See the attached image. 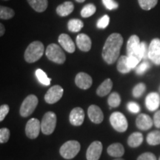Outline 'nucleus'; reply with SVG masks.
Returning <instances> with one entry per match:
<instances>
[{
	"label": "nucleus",
	"instance_id": "49530a36",
	"mask_svg": "<svg viewBox=\"0 0 160 160\" xmlns=\"http://www.w3.org/2000/svg\"><path fill=\"white\" fill-rule=\"evenodd\" d=\"M114 160H125V159H121V158H118V159H114Z\"/></svg>",
	"mask_w": 160,
	"mask_h": 160
},
{
	"label": "nucleus",
	"instance_id": "7ed1b4c3",
	"mask_svg": "<svg viewBox=\"0 0 160 160\" xmlns=\"http://www.w3.org/2000/svg\"><path fill=\"white\" fill-rule=\"evenodd\" d=\"M80 149H81V145L79 142L76 140H71L66 142L61 146L59 153L64 159H71L78 154Z\"/></svg>",
	"mask_w": 160,
	"mask_h": 160
},
{
	"label": "nucleus",
	"instance_id": "c03bdc74",
	"mask_svg": "<svg viewBox=\"0 0 160 160\" xmlns=\"http://www.w3.org/2000/svg\"><path fill=\"white\" fill-rule=\"evenodd\" d=\"M0 36H3L4 35V33H5V26L3 25V24L2 23H1L0 24Z\"/></svg>",
	"mask_w": 160,
	"mask_h": 160
},
{
	"label": "nucleus",
	"instance_id": "79ce46f5",
	"mask_svg": "<svg viewBox=\"0 0 160 160\" xmlns=\"http://www.w3.org/2000/svg\"><path fill=\"white\" fill-rule=\"evenodd\" d=\"M137 160H157V157L153 153L147 152L141 154L137 158Z\"/></svg>",
	"mask_w": 160,
	"mask_h": 160
},
{
	"label": "nucleus",
	"instance_id": "a878e982",
	"mask_svg": "<svg viewBox=\"0 0 160 160\" xmlns=\"http://www.w3.org/2000/svg\"><path fill=\"white\" fill-rule=\"evenodd\" d=\"M84 27V23L82 20L77 19H73L69 20L68 22V28L71 32H79Z\"/></svg>",
	"mask_w": 160,
	"mask_h": 160
},
{
	"label": "nucleus",
	"instance_id": "9d476101",
	"mask_svg": "<svg viewBox=\"0 0 160 160\" xmlns=\"http://www.w3.org/2000/svg\"><path fill=\"white\" fill-rule=\"evenodd\" d=\"M148 59L153 64L160 65V39H153L148 48Z\"/></svg>",
	"mask_w": 160,
	"mask_h": 160
},
{
	"label": "nucleus",
	"instance_id": "9b49d317",
	"mask_svg": "<svg viewBox=\"0 0 160 160\" xmlns=\"http://www.w3.org/2000/svg\"><path fill=\"white\" fill-rule=\"evenodd\" d=\"M64 90L60 85H54L47 91L45 95V101L48 104L57 102L62 97Z\"/></svg>",
	"mask_w": 160,
	"mask_h": 160
},
{
	"label": "nucleus",
	"instance_id": "72a5a7b5",
	"mask_svg": "<svg viewBox=\"0 0 160 160\" xmlns=\"http://www.w3.org/2000/svg\"><path fill=\"white\" fill-rule=\"evenodd\" d=\"M148 48L145 42H141L139 48V57L141 59H146L148 58Z\"/></svg>",
	"mask_w": 160,
	"mask_h": 160
},
{
	"label": "nucleus",
	"instance_id": "39448f33",
	"mask_svg": "<svg viewBox=\"0 0 160 160\" xmlns=\"http://www.w3.org/2000/svg\"><path fill=\"white\" fill-rule=\"evenodd\" d=\"M57 115L53 112L48 111L44 115L41 122V131L44 134L50 135L53 133L57 125Z\"/></svg>",
	"mask_w": 160,
	"mask_h": 160
},
{
	"label": "nucleus",
	"instance_id": "4c0bfd02",
	"mask_svg": "<svg viewBox=\"0 0 160 160\" xmlns=\"http://www.w3.org/2000/svg\"><path fill=\"white\" fill-rule=\"evenodd\" d=\"M150 68V64L148 62H144L142 64H140L139 65L137 66V70H136V72H137V74H143L145 72H146L148 71Z\"/></svg>",
	"mask_w": 160,
	"mask_h": 160
},
{
	"label": "nucleus",
	"instance_id": "2f4dec72",
	"mask_svg": "<svg viewBox=\"0 0 160 160\" xmlns=\"http://www.w3.org/2000/svg\"><path fill=\"white\" fill-rule=\"evenodd\" d=\"M138 2L143 10L149 11L157 5L158 0H138Z\"/></svg>",
	"mask_w": 160,
	"mask_h": 160
},
{
	"label": "nucleus",
	"instance_id": "de8ad7c7",
	"mask_svg": "<svg viewBox=\"0 0 160 160\" xmlns=\"http://www.w3.org/2000/svg\"><path fill=\"white\" fill-rule=\"evenodd\" d=\"M159 92H160V87H159Z\"/></svg>",
	"mask_w": 160,
	"mask_h": 160
},
{
	"label": "nucleus",
	"instance_id": "5701e85b",
	"mask_svg": "<svg viewBox=\"0 0 160 160\" xmlns=\"http://www.w3.org/2000/svg\"><path fill=\"white\" fill-rule=\"evenodd\" d=\"M27 1L32 8L39 13L45 11L48 5V0H27Z\"/></svg>",
	"mask_w": 160,
	"mask_h": 160
},
{
	"label": "nucleus",
	"instance_id": "c756f323",
	"mask_svg": "<svg viewBox=\"0 0 160 160\" xmlns=\"http://www.w3.org/2000/svg\"><path fill=\"white\" fill-rule=\"evenodd\" d=\"M15 15V12L10 8L1 6L0 7V18L2 19H10Z\"/></svg>",
	"mask_w": 160,
	"mask_h": 160
},
{
	"label": "nucleus",
	"instance_id": "aec40b11",
	"mask_svg": "<svg viewBox=\"0 0 160 160\" xmlns=\"http://www.w3.org/2000/svg\"><path fill=\"white\" fill-rule=\"evenodd\" d=\"M74 9V5L71 2H65L59 5L57 8V13L59 17H65L68 16L73 12Z\"/></svg>",
	"mask_w": 160,
	"mask_h": 160
},
{
	"label": "nucleus",
	"instance_id": "37998d69",
	"mask_svg": "<svg viewBox=\"0 0 160 160\" xmlns=\"http://www.w3.org/2000/svg\"><path fill=\"white\" fill-rule=\"evenodd\" d=\"M153 124L157 128H160V111H158L153 116Z\"/></svg>",
	"mask_w": 160,
	"mask_h": 160
},
{
	"label": "nucleus",
	"instance_id": "dca6fc26",
	"mask_svg": "<svg viewBox=\"0 0 160 160\" xmlns=\"http://www.w3.org/2000/svg\"><path fill=\"white\" fill-rule=\"evenodd\" d=\"M153 120H152L151 117L145 113H141L138 116L136 119V125L138 128L142 131H147L151 128L153 126Z\"/></svg>",
	"mask_w": 160,
	"mask_h": 160
},
{
	"label": "nucleus",
	"instance_id": "1a4fd4ad",
	"mask_svg": "<svg viewBox=\"0 0 160 160\" xmlns=\"http://www.w3.org/2000/svg\"><path fill=\"white\" fill-rule=\"evenodd\" d=\"M140 40L137 35H132L129 38L127 43V53L128 57H135L141 61L139 57Z\"/></svg>",
	"mask_w": 160,
	"mask_h": 160
},
{
	"label": "nucleus",
	"instance_id": "ea45409f",
	"mask_svg": "<svg viewBox=\"0 0 160 160\" xmlns=\"http://www.w3.org/2000/svg\"><path fill=\"white\" fill-rule=\"evenodd\" d=\"M139 59L135 57H128V65L131 69L134 68L139 63Z\"/></svg>",
	"mask_w": 160,
	"mask_h": 160
},
{
	"label": "nucleus",
	"instance_id": "f03ea898",
	"mask_svg": "<svg viewBox=\"0 0 160 160\" xmlns=\"http://www.w3.org/2000/svg\"><path fill=\"white\" fill-rule=\"evenodd\" d=\"M45 51L43 44L39 41H34L28 46L25 52V59L27 62L33 63L42 57Z\"/></svg>",
	"mask_w": 160,
	"mask_h": 160
},
{
	"label": "nucleus",
	"instance_id": "e433bc0d",
	"mask_svg": "<svg viewBox=\"0 0 160 160\" xmlns=\"http://www.w3.org/2000/svg\"><path fill=\"white\" fill-rule=\"evenodd\" d=\"M102 2L104 5L105 6V8L108 10L112 11V10H116L119 7V5L117 2H115L114 0H102Z\"/></svg>",
	"mask_w": 160,
	"mask_h": 160
},
{
	"label": "nucleus",
	"instance_id": "f257e3e1",
	"mask_svg": "<svg viewBox=\"0 0 160 160\" xmlns=\"http://www.w3.org/2000/svg\"><path fill=\"white\" fill-rule=\"evenodd\" d=\"M123 44V38L117 33H112L108 37L102 49V58L108 65L115 63L119 58L120 49Z\"/></svg>",
	"mask_w": 160,
	"mask_h": 160
},
{
	"label": "nucleus",
	"instance_id": "f8f14e48",
	"mask_svg": "<svg viewBox=\"0 0 160 160\" xmlns=\"http://www.w3.org/2000/svg\"><path fill=\"white\" fill-rule=\"evenodd\" d=\"M102 152V144L99 141L93 142L86 153L87 160H99Z\"/></svg>",
	"mask_w": 160,
	"mask_h": 160
},
{
	"label": "nucleus",
	"instance_id": "2eb2a0df",
	"mask_svg": "<svg viewBox=\"0 0 160 160\" xmlns=\"http://www.w3.org/2000/svg\"><path fill=\"white\" fill-rule=\"evenodd\" d=\"M88 115L92 122L95 124H100L103 121L104 115L102 111L99 106L92 105L88 110Z\"/></svg>",
	"mask_w": 160,
	"mask_h": 160
},
{
	"label": "nucleus",
	"instance_id": "a18cd8bd",
	"mask_svg": "<svg viewBox=\"0 0 160 160\" xmlns=\"http://www.w3.org/2000/svg\"><path fill=\"white\" fill-rule=\"evenodd\" d=\"M76 1L78 2H80V3H82V2H85V0H76Z\"/></svg>",
	"mask_w": 160,
	"mask_h": 160
},
{
	"label": "nucleus",
	"instance_id": "4468645a",
	"mask_svg": "<svg viewBox=\"0 0 160 160\" xmlns=\"http://www.w3.org/2000/svg\"><path fill=\"white\" fill-rule=\"evenodd\" d=\"M85 119V112L82 108L77 107L70 113L69 120L72 125L80 126L82 125Z\"/></svg>",
	"mask_w": 160,
	"mask_h": 160
},
{
	"label": "nucleus",
	"instance_id": "b1692460",
	"mask_svg": "<svg viewBox=\"0 0 160 160\" xmlns=\"http://www.w3.org/2000/svg\"><path fill=\"white\" fill-rule=\"evenodd\" d=\"M143 142V135L139 132H135L128 139V144L131 148H137L142 145Z\"/></svg>",
	"mask_w": 160,
	"mask_h": 160
},
{
	"label": "nucleus",
	"instance_id": "f704fd0d",
	"mask_svg": "<svg viewBox=\"0 0 160 160\" xmlns=\"http://www.w3.org/2000/svg\"><path fill=\"white\" fill-rule=\"evenodd\" d=\"M110 22V17L108 15H104L97 22V27L100 29H105L108 27Z\"/></svg>",
	"mask_w": 160,
	"mask_h": 160
},
{
	"label": "nucleus",
	"instance_id": "ddd939ff",
	"mask_svg": "<svg viewBox=\"0 0 160 160\" xmlns=\"http://www.w3.org/2000/svg\"><path fill=\"white\" fill-rule=\"evenodd\" d=\"M75 83L78 88L83 90H87L91 87L93 79L91 76L84 72H80L76 76Z\"/></svg>",
	"mask_w": 160,
	"mask_h": 160
},
{
	"label": "nucleus",
	"instance_id": "6ab92c4d",
	"mask_svg": "<svg viewBox=\"0 0 160 160\" xmlns=\"http://www.w3.org/2000/svg\"><path fill=\"white\" fill-rule=\"evenodd\" d=\"M77 45L79 50L83 52L89 51L91 48V39L85 33H80L77 37Z\"/></svg>",
	"mask_w": 160,
	"mask_h": 160
},
{
	"label": "nucleus",
	"instance_id": "bb28decb",
	"mask_svg": "<svg viewBox=\"0 0 160 160\" xmlns=\"http://www.w3.org/2000/svg\"><path fill=\"white\" fill-rule=\"evenodd\" d=\"M147 142L150 145H160V131H154L147 136Z\"/></svg>",
	"mask_w": 160,
	"mask_h": 160
},
{
	"label": "nucleus",
	"instance_id": "473e14b6",
	"mask_svg": "<svg viewBox=\"0 0 160 160\" xmlns=\"http://www.w3.org/2000/svg\"><path fill=\"white\" fill-rule=\"evenodd\" d=\"M146 90V86L144 83H139L133 88V96L136 98H139L143 94Z\"/></svg>",
	"mask_w": 160,
	"mask_h": 160
},
{
	"label": "nucleus",
	"instance_id": "7c9ffc66",
	"mask_svg": "<svg viewBox=\"0 0 160 160\" xmlns=\"http://www.w3.org/2000/svg\"><path fill=\"white\" fill-rule=\"evenodd\" d=\"M108 103L111 108H117L121 103V97L117 92H113L109 96Z\"/></svg>",
	"mask_w": 160,
	"mask_h": 160
},
{
	"label": "nucleus",
	"instance_id": "0eeeda50",
	"mask_svg": "<svg viewBox=\"0 0 160 160\" xmlns=\"http://www.w3.org/2000/svg\"><path fill=\"white\" fill-rule=\"evenodd\" d=\"M110 122H111L112 127L120 133L126 131L128 128V123L127 119L125 115L118 111L114 112L111 115Z\"/></svg>",
	"mask_w": 160,
	"mask_h": 160
},
{
	"label": "nucleus",
	"instance_id": "4be33fe9",
	"mask_svg": "<svg viewBox=\"0 0 160 160\" xmlns=\"http://www.w3.org/2000/svg\"><path fill=\"white\" fill-rule=\"evenodd\" d=\"M113 88V82L111 79H107L100 85L97 89V94L99 97H105L111 92Z\"/></svg>",
	"mask_w": 160,
	"mask_h": 160
},
{
	"label": "nucleus",
	"instance_id": "6e6552de",
	"mask_svg": "<svg viewBox=\"0 0 160 160\" xmlns=\"http://www.w3.org/2000/svg\"><path fill=\"white\" fill-rule=\"evenodd\" d=\"M41 131V123L39 120L32 118L28 122L25 126V134L29 139H36Z\"/></svg>",
	"mask_w": 160,
	"mask_h": 160
},
{
	"label": "nucleus",
	"instance_id": "c9c22d12",
	"mask_svg": "<svg viewBox=\"0 0 160 160\" xmlns=\"http://www.w3.org/2000/svg\"><path fill=\"white\" fill-rule=\"evenodd\" d=\"M10 131L9 129L3 128L0 129V142L5 143L9 140Z\"/></svg>",
	"mask_w": 160,
	"mask_h": 160
},
{
	"label": "nucleus",
	"instance_id": "a211bd4d",
	"mask_svg": "<svg viewBox=\"0 0 160 160\" xmlns=\"http://www.w3.org/2000/svg\"><path fill=\"white\" fill-rule=\"evenodd\" d=\"M58 41H59L60 45L67 52L72 53L75 51L76 47L74 42L71 39V38L70 37V36L66 34V33H62V34L59 35Z\"/></svg>",
	"mask_w": 160,
	"mask_h": 160
},
{
	"label": "nucleus",
	"instance_id": "f3484780",
	"mask_svg": "<svg viewBox=\"0 0 160 160\" xmlns=\"http://www.w3.org/2000/svg\"><path fill=\"white\" fill-rule=\"evenodd\" d=\"M145 105L147 108L151 111H154L158 109L160 105V96L159 93H149L146 97Z\"/></svg>",
	"mask_w": 160,
	"mask_h": 160
},
{
	"label": "nucleus",
	"instance_id": "423d86ee",
	"mask_svg": "<svg viewBox=\"0 0 160 160\" xmlns=\"http://www.w3.org/2000/svg\"><path fill=\"white\" fill-rule=\"evenodd\" d=\"M38 98L37 96L31 94L24 99L20 107V115L22 117H28L32 114L38 105Z\"/></svg>",
	"mask_w": 160,
	"mask_h": 160
},
{
	"label": "nucleus",
	"instance_id": "09e8293b",
	"mask_svg": "<svg viewBox=\"0 0 160 160\" xmlns=\"http://www.w3.org/2000/svg\"><path fill=\"white\" fill-rule=\"evenodd\" d=\"M159 160H160V157H159Z\"/></svg>",
	"mask_w": 160,
	"mask_h": 160
},
{
	"label": "nucleus",
	"instance_id": "393cba45",
	"mask_svg": "<svg viewBox=\"0 0 160 160\" xmlns=\"http://www.w3.org/2000/svg\"><path fill=\"white\" fill-rule=\"evenodd\" d=\"M117 70L122 73H128L131 69L128 65V56H122L119 57L117 62Z\"/></svg>",
	"mask_w": 160,
	"mask_h": 160
},
{
	"label": "nucleus",
	"instance_id": "58836bf2",
	"mask_svg": "<svg viewBox=\"0 0 160 160\" xmlns=\"http://www.w3.org/2000/svg\"><path fill=\"white\" fill-rule=\"evenodd\" d=\"M128 111L130 112H131V113H139L140 111V107L139 105H138L137 103L134 102H130L128 104Z\"/></svg>",
	"mask_w": 160,
	"mask_h": 160
},
{
	"label": "nucleus",
	"instance_id": "c85d7f7f",
	"mask_svg": "<svg viewBox=\"0 0 160 160\" xmlns=\"http://www.w3.org/2000/svg\"><path fill=\"white\" fill-rule=\"evenodd\" d=\"M97 8L93 4H88L82 9L81 16L84 18H88L95 13Z\"/></svg>",
	"mask_w": 160,
	"mask_h": 160
},
{
	"label": "nucleus",
	"instance_id": "412c9836",
	"mask_svg": "<svg viewBox=\"0 0 160 160\" xmlns=\"http://www.w3.org/2000/svg\"><path fill=\"white\" fill-rule=\"evenodd\" d=\"M108 153L111 157L119 158L122 157L125 153V148L123 145L120 143H113L108 148Z\"/></svg>",
	"mask_w": 160,
	"mask_h": 160
},
{
	"label": "nucleus",
	"instance_id": "cd10ccee",
	"mask_svg": "<svg viewBox=\"0 0 160 160\" xmlns=\"http://www.w3.org/2000/svg\"><path fill=\"white\" fill-rule=\"evenodd\" d=\"M36 77H37V79L40 82V83H42L44 85H49L51 84V79L48 78L47 74L45 71H43L42 69H37L35 72Z\"/></svg>",
	"mask_w": 160,
	"mask_h": 160
},
{
	"label": "nucleus",
	"instance_id": "a19ab883",
	"mask_svg": "<svg viewBox=\"0 0 160 160\" xmlns=\"http://www.w3.org/2000/svg\"><path fill=\"white\" fill-rule=\"evenodd\" d=\"M9 106L8 105H3L0 107V121L2 122L8 113H9Z\"/></svg>",
	"mask_w": 160,
	"mask_h": 160
},
{
	"label": "nucleus",
	"instance_id": "20e7f679",
	"mask_svg": "<svg viewBox=\"0 0 160 160\" xmlns=\"http://www.w3.org/2000/svg\"><path fill=\"white\" fill-rule=\"evenodd\" d=\"M46 57L53 62L62 65L65 62L66 57L61 47L57 44H51L47 47L45 51Z\"/></svg>",
	"mask_w": 160,
	"mask_h": 160
}]
</instances>
